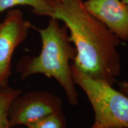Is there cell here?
Masks as SVG:
<instances>
[{"mask_svg": "<svg viewBox=\"0 0 128 128\" xmlns=\"http://www.w3.org/2000/svg\"><path fill=\"white\" fill-rule=\"evenodd\" d=\"M50 18L66 26L70 41L76 50L74 66L89 77L113 86L121 72L118 50L120 40L87 12L84 0L54 2Z\"/></svg>", "mask_w": 128, "mask_h": 128, "instance_id": "1", "label": "cell"}, {"mask_svg": "<svg viewBox=\"0 0 128 128\" xmlns=\"http://www.w3.org/2000/svg\"><path fill=\"white\" fill-rule=\"evenodd\" d=\"M39 33L42 49L38 56H24L18 62L17 70L24 80L36 74L53 78L60 84L66 94L68 102L72 106L78 102V94L72 75V64L76 50L70 40L68 30L60 21L50 18L43 28L32 26Z\"/></svg>", "mask_w": 128, "mask_h": 128, "instance_id": "2", "label": "cell"}, {"mask_svg": "<svg viewBox=\"0 0 128 128\" xmlns=\"http://www.w3.org/2000/svg\"><path fill=\"white\" fill-rule=\"evenodd\" d=\"M72 75L75 84L84 92L93 110L92 127L128 128V96L108 83L84 74L72 64Z\"/></svg>", "mask_w": 128, "mask_h": 128, "instance_id": "3", "label": "cell"}, {"mask_svg": "<svg viewBox=\"0 0 128 128\" xmlns=\"http://www.w3.org/2000/svg\"><path fill=\"white\" fill-rule=\"evenodd\" d=\"M63 110L60 97L45 91H29L14 99L9 110L11 128L28 127L44 117Z\"/></svg>", "mask_w": 128, "mask_h": 128, "instance_id": "4", "label": "cell"}, {"mask_svg": "<svg viewBox=\"0 0 128 128\" xmlns=\"http://www.w3.org/2000/svg\"><path fill=\"white\" fill-rule=\"evenodd\" d=\"M31 28L32 25L19 10L10 11L0 23V89L8 86L12 55Z\"/></svg>", "mask_w": 128, "mask_h": 128, "instance_id": "5", "label": "cell"}, {"mask_svg": "<svg viewBox=\"0 0 128 128\" xmlns=\"http://www.w3.org/2000/svg\"><path fill=\"white\" fill-rule=\"evenodd\" d=\"M84 6L120 40H128V4L122 0H87Z\"/></svg>", "mask_w": 128, "mask_h": 128, "instance_id": "6", "label": "cell"}, {"mask_svg": "<svg viewBox=\"0 0 128 128\" xmlns=\"http://www.w3.org/2000/svg\"><path fill=\"white\" fill-rule=\"evenodd\" d=\"M18 6H29L38 15L49 17L54 11L52 0H0V14Z\"/></svg>", "mask_w": 128, "mask_h": 128, "instance_id": "7", "label": "cell"}, {"mask_svg": "<svg viewBox=\"0 0 128 128\" xmlns=\"http://www.w3.org/2000/svg\"><path fill=\"white\" fill-rule=\"evenodd\" d=\"M23 92L8 86L0 89V128H11L8 113L11 105L17 96Z\"/></svg>", "mask_w": 128, "mask_h": 128, "instance_id": "8", "label": "cell"}, {"mask_svg": "<svg viewBox=\"0 0 128 128\" xmlns=\"http://www.w3.org/2000/svg\"><path fill=\"white\" fill-rule=\"evenodd\" d=\"M27 128H67L66 118L62 110L44 117Z\"/></svg>", "mask_w": 128, "mask_h": 128, "instance_id": "9", "label": "cell"}, {"mask_svg": "<svg viewBox=\"0 0 128 128\" xmlns=\"http://www.w3.org/2000/svg\"><path fill=\"white\" fill-rule=\"evenodd\" d=\"M119 91L128 96V81H124L119 83Z\"/></svg>", "mask_w": 128, "mask_h": 128, "instance_id": "10", "label": "cell"}, {"mask_svg": "<svg viewBox=\"0 0 128 128\" xmlns=\"http://www.w3.org/2000/svg\"><path fill=\"white\" fill-rule=\"evenodd\" d=\"M105 128H124V127H118V126H113V127H108Z\"/></svg>", "mask_w": 128, "mask_h": 128, "instance_id": "11", "label": "cell"}, {"mask_svg": "<svg viewBox=\"0 0 128 128\" xmlns=\"http://www.w3.org/2000/svg\"><path fill=\"white\" fill-rule=\"evenodd\" d=\"M122 1L124 2L125 3V4L128 5V0H122Z\"/></svg>", "mask_w": 128, "mask_h": 128, "instance_id": "12", "label": "cell"}, {"mask_svg": "<svg viewBox=\"0 0 128 128\" xmlns=\"http://www.w3.org/2000/svg\"><path fill=\"white\" fill-rule=\"evenodd\" d=\"M52 1L54 2H57V1H60V0H52Z\"/></svg>", "mask_w": 128, "mask_h": 128, "instance_id": "13", "label": "cell"}, {"mask_svg": "<svg viewBox=\"0 0 128 128\" xmlns=\"http://www.w3.org/2000/svg\"><path fill=\"white\" fill-rule=\"evenodd\" d=\"M93 128V127H92V128Z\"/></svg>", "mask_w": 128, "mask_h": 128, "instance_id": "14", "label": "cell"}]
</instances>
